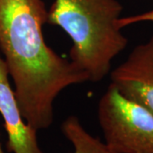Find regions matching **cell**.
Returning a JSON list of instances; mask_svg holds the SVG:
<instances>
[{
	"label": "cell",
	"mask_w": 153,
	"mask_h": 153,
	"mask_svg": "<svg viewBox=\"0 0 153 153\" xmlns=\"http://www.w3.org/2000/svg\"><path fill=\"white\" fill-rule=\"evenodd\" d=\"M44 0H0V52L24 119L37 130L54 121V103L66 88L88 81L71 60L47 45Z\"/></svg>",
	"instance_id": "6da1fadb"
},
{
	"label": "cell",
	"mask_w": 153,
	"mask_h": 153,
	"mask_svg": "<svg viewBox=\"0 0 153 153\" xmlns=\"http://www.w3.org/2000/svg\"><path fill=\"white\" fill-rule=\"evenodd\" d=\"M98 120L114 153H153V113L112 84L99 100Z\"/></svg>",
	"instance_id": "3957f363"
},
{
	"label": "cell",
	"mask_w": 153,
	"mask_h": 153,
	"mask_svg": "<svg viewBox=\"0 0 153 153\" xmlns=\"http://www.w3.org/2000/svg\"><path fill=\"white\" fill-rule=\"evenodd\" d=\"M0 114L8 135L7 149L12 153H44L39 146L37 132L24 119L15 89L10 82V74L0 55Z\"/></svg>",
	"instance_id": "5b68a950"
},
{
	"label": "cell",
	"mask_w": 153,
	"mask_h": 153,
	"mask_svg": "<svg viewBox=\"0 0 153 153\" xmlns=\"http://www.w3.org/2000/svg\"><path fill=\"white\" fill-rule=\"evenodd\" d=\"M111 84L153 113V36L111 71Z\"/></svg>",
	"instance_id": "277c9868"
},
{
	"label": "cell",
	"mask_w": 153,
	"mask_h": 153,
	"mask_svg": "<svg viewBox=\"0 0 153 153\" xmlns=\"http://www.w3.org/2000/svg\"><path fill=\"white\" fill-rule=\"evenodd\" d=\"M145 22H153V10L151 11H147L146 13H143V14L136 15V16L121 17L117 22V26L121 29H123V27H128V26L132 25V24Z\"/></svg>",
	"instance_id": "52a82bcc"
},
{
	"label": "cell",
	"mask_w": 153,
	"mask_h": 153,
	"mask_svg": "<svg viewBox=\"0 0 153 153\" xmlns=\"http://www.w3.org/2000/svg\"><path fill=\"white\" fill-rule=\"evenodd\" d=\"M123 10L117 0H55L48 10V23L70 37V60L89 82L104 79L127 47L117 26Z\"/></svg>",
	"instance_id": "7a4b0ae2"
},
{
	"label": "cell",
	"mask_w": 153,
	"mask_h": 153,
	"mask_svg": "<svg viewBox=\"0 0 153 153\" xmlns=\"http://www.w3.org/2000/svg\"><path fill=\"white\" fill-rule=\"evenodd\" d=\"M0 153H4V151H3V149H2V147H1V144H0Z\"/></svg>",
	"instance_id": "ba28073f"
},
{
	"label": "cell",
	"mask_w": 153,
	"mask_h": 153,
	"mask_svg": "<svg viewBox=\"0 0 153 153\" xmlns=\"http://www.w3.org/2000/svg\"><path fill=\"white\" fill-rule=\"evenodd\" d=\"M61 131L71 143L72 153H114L105 141L89 134L76 116L66 117L61 124Z\"/></svg>",
	"instance_id": "8992f818"
}]
</instances>
